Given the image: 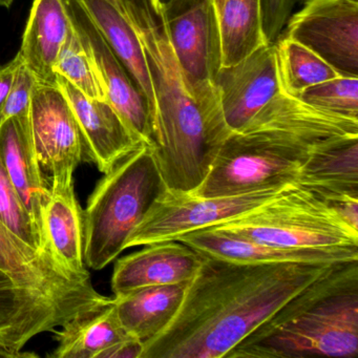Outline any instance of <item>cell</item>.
I'll list each match as a JSON object with an SVG mask.
<instances>
[{"label": "cell", "mask_w": 358, "mask_h": 358, "mask_svg": "<svg viewBox=\"0 0 358 358\" xmlns=\"http://www.w3.org/2000/svg\"><path fill=\"white\" fill-rule=\"evenodd\" d=\"M358 135L357 119L280 93L224 142L202 185L204 198L229 196L296 183L301 167L324 144Z\"/></svg>", "instance_id": "3957f363"}, {"label": "cell", "mask_w": 358, "mask_h": 358, "mask_svg": "<svg viewBox=\"0 0 358 358\" xmlns=\"http://www.w3.org/2000/svg\"><path fill=\"white\" fill-rule=\"evenodd\" d=\"M0 222L31 248L52 255L45 236L24 206L0 159Z\"/></svg>", "instance_id": "484cf974"}, {"label": "cell", "mask_w": 358, "mask_h": 358, "mask_svg": "<svg viewBox=\"0 0 358 358\" xmlns=\"http://www.w3.org/2000/svg\"><path fill=\"white\" fill-rule=\"evenodd\" d=\"M224 119L232 131L242 129L282 93L275 43H267L242 62L222 66L215 77Z\"/></svg>", "instance_id": "4fadbf2b"}, {"label": "cell", "mask_w": 358, "mask_h": 358, "mask_svg": "<svg viewBox=\"0 0 358 358\" xmlns=\"http://www.w3.org/2000/svg\"><path fill=\"white\" fill-rule=\"evenodd\" d=\"M161 9L173 51L196 97L221 106L215 87L222 47L215 0H167Z\"/></svg>", "instance_id": "52a82bcc"}, {"label": "cell", "mask_w": 358, "mask_h": 358, "mask_svg": "<svg viewBox=\"0 0 358 358\" xmlns=\"http://www.w3.org/2000/svg\"><path fill=\"white\" fill-rule=\"evenodd\" d=\"M358 354V261L331 265L226 358H354Z\"/></svg>", "instance_id": "277c9868"}, {"label": "cell", "mask_w": 358, "mask_h": 358, "mask_svg": "<svg viewBox=\"0 0 358 358\" xmlns=\"http://www.w3.org/2000/svg\"><path fill=\"white\" fill-rule=\"evenodd\" d=\"M57 85L80 125L85 159L95 163L102 173H108L121 159L144 143L108 100L87 97L60 75H57Z\"/></svg>", "instance_id": "5bb4252c"}, {"label": "cell", "mask_w": 358, "mask_h": 358, "mask_svg": "<svg viewBox=\"0 0 358 358\" xmlns=\"http://www.w3.org/2000/svg\"><path fill=\"white\" fill-rule=\"evenodd\" d=\"M211 228L286 248H358V230L327 201L297 184H289L257 208Z\"/></svg>", "instance_id": "8992f818"}, {"label": "cell", "mask_w": 358, "mask_h": 358, "mask_svg": "<svg viewBox=\"0 0 358 358\" xmlns=\"http://www.w3.org/2000/svg\"><path fill=\"white\" fill-rule=\"evenodd\" d=\"M36 83V77L27 68L22 59L20 66L16 69L6 99L3 118L30 115L31 100Z\"/></svg>", "instance_id": "f1b7e54d"}, {"label": "cell", "mask_w": 358, "mask_h": 358, "mask_svg": "<svg viewBox=\"0 0 358 358\" xmlns=\"http://www.w3.org/2000/svg\"><path fill=\"white\" fill-rule=\"evenodd\" d=\"M189 282L144 287L114 297L119 320L127 334L143 343L158 336L177 315Z\"/></svg>", "instance_id": "603a6c76"}, {"label": "cell", "mask_w": 358, "mask_h": 358, "mask_svg": "<svg viewBox=\"0 0 358 358\" xmlns=\"http://www.w3.org/2000/svg\"><path fill=\"white\" fill-rule=\"evenodd\" d=\"M278 37L305 45L343 76L358 77L357 0H307Z\"/></svg>", "instance_id": "9c48e42d"}, {"label": "cell", "mask_w": 358, "mask_h": 358, "mask_svg": "<svg viewBox=\"0 0 358 358\" xmlns=\"http://www.w3.org/2000/svg\"><path fill=\"white\" fill-rule=\"evenodd\" d=\"M30 356H36V354H29L24 353L22 351H16V350L11 349V348L8 347L6 343H3V341H0V357H14V358H20V357H30Z\"/></svg>", "instance_id": "836d02e7"}, {"label": "cell", "mask_w": 358, "mask_h": 358, "mask_svg": "<svg viewBox=\"0 0 358 358\" xmlns=\"http://www.w3.org/2000/svg\"><path fill=\"white\" fill-rule=\"evenodd\" d=\"M22 62L20 53L12 59L11 62L0 68V125L3 122V110H5L6 99L11 87L12 79L15 74L16 69Z\"/></svg>", "instance_id": "d6a6232c"}, {"label": "cell", "mask_w": 358, "mask_h": 358, "mask_svg": "<svg viewBox=\"0 0 358 358\" xmlns=\"http://www.w3.org/2000/svg\"><path fill=\"white\" fill-rule=\"evenodd\" d=\"M145 54L156 98L152 155L167 190L196 192L231 133L221 106L201 101L169 41L158 0H122Z\"/></svg>", "instance_id": "7a4b0ae2"}, {"label": "cell", "mask_w": 358, "mask_h": 358, "mask_svg": "<svg viewBox=\"0 0 358 358\" xmlns=\"http://www.w3.org/2000/svg\"><path fill=\"white\" fill-rule=\"evenodd\" d=\"M295 184L324 201L358 198V135L333 140L315 150L301 167Z\"/></svg>", "instance_id": "44dd1931"}, {"label": "cell", "mask_w": 358, "mask_h": 358, "mask_svg": "<svg viewBox=\"0 0 358 358\" xmlns=\"http://www.w3.org/2000/svg\"><path fill=\"white\" fill-rule=\"evenodd\" d=\"M307 0H261L262 22L267 43H275L295 10Z\"/></svg>", "instance_id": "f546056e"}, {"label": "cell", "mask_w": 358, "mask_h": 358, "mask_svg": "<svg viewBox=\"0 0 358 358\" xmlns=\"http://www.w3.org/2000/svg\"><path fill=\"white\" fill-rule=\"evenodd\" d=\"M55 72L66 78L87 97L108 100L93 62L72 24L56 60Z\"/></svg>", "instance_id": "4316f807"}, {"label": "cell", "mask_w": 358, "mask_h": 358, "mask_svg": "<svg viewBox=\"0 0 358 358\" xmlns=\"http://www.w3.org/2000/svg\"><path fill=\"white\" fill-rule=\"evenodd\" d=\"M202 263V255L180 241L145 245L117 261L112 290L118 297L144 287L192 282Z\"/></svg>", "instance_id": "e0dca14e"}, {"label": "cell", "mask_w": 358, "mask_h": 358, "mask_svg": "<svg viewBox=\"0 0 358 358\" xmlns=\"http://www.w3.org/2000/svg\"><path fill=\"white\" fill-rule=\"evenodd\" d=\"M73 28L89 54L110 103L144 143L152 145V119L148 100L79 0H62Z\"/></svg>", "instance_id": "8fae6325"}, {"label": "cell", "mask_w": 358, "mask_h": 358, "mask_svg": "<svg viewBox=\"0 0 358 358\" xmlns=\"http://www.w3.org/2000/svg\"><path fill=\"white\" fill-rule=\"evenodd\" d=\"M30 123L41 169L51 178L73 177L85 159V139L59 85L36 83L31 100Z\"/></svg>", "instance_id": "30bf717a"}, {"label": "cell", "mask_w": 358, "mask_h": 358, "mask_svg": "<svg viewBox=\"0 0 358 358\" xmlns=\"http://www.w3.org/2000/svg\"><path fill=\"white\" fill-rule=\"evenodd\" d=\"M70 29L62 0H34L18 53L37 83L57 85L56 60Z\"/></svg>", "instance_id": "ffe728a7"}, {"label": "cell", "mask_w": 358, "mask_h": 358, "mask_svg": "<svg viewBox=\"0 0 358 358\" xmlns=\"http://www.w3.org/2000/svg\"><path fill=\"white\" fill-rule=\"evenodd\" d=\"M327 202L348 225L351 226L353 229L358 230V198L338 196Z\"/></svg>", "instance_id": "1f68e13d"}, {"label": "cell", "mask_w": 358, "mask_h": 358, "mask_svg": "<svg viewBox=\"0 0 358 358\" xmlns=\"http://www.w3.org/2000/svg\"><path fill=\"white\" fill-rule=\"evenodd\" d=\"M131 335L121 324L114 299L79 312L55 332L58 345L50 357L98 358L110 345Z\"/></svg>", "instance_id": "7402d4cb"}, {"label": "cell", "mask_w": 358, "mask_h": 358, "mask_svg": "<svg viewBox=\"0 0 358 358\" xmlns=\"http://www.w3.org/2000/svg\"><path fill=\"white\" fill-rule=\"evenodd\" d=\"M13 3L14 0H0V6L1 7L10 8Z\"/></svg>", "instance_id": "d590c367"}, {"label": "cell", "mask_w": 358, "mask_h": 358, "mask_svg": "<svg viewBox=\"0 0 358 358\" xmlns=\"http://www.w3.org/2000/svg\"><path fill=\"white\" fill-rule=\"evenodd\" d=\"M159 1V3H160V5H164L165 3H166L167 0H158Z\"/></svg>", "instance_id": "8d00e7d4"}, {"label": "cell", "mask_w": 358, "mask_h": 358, "mask_svg": "<svg viewBox=\"0 0 358 358\" xmlns=\"http://www.w3.org/2000/svg\"><path fill=\"white\" fill-rule=\"evenodd\" d=\"M288 185L215 198L166 189L135 228L127 241V249L177 241L183 234L224 223L271 200Z\"/></svg>", "instance_id": "ba28073f"}, {"label": "cell", "mask_w": 358, "mask_h": 358, "mask_svg": "<svg viewBox=\"0 0 358 358\" xmlns=\"http://www.w3.org/2000/svg\"><path fill=\"white\" fill-rule=\"evenodd\" d=\"M274 43L282 93L296 96L308 87L343 76L317 54L292 39L278 37Z\"/></svg>", "instance_id": "d4e9b609"}, {"label": "cell", "mask_w": 358, "mask_h": 358, "mask_svg": "<svg viewBox=\"0 0 358 358\" xmlns=\"http://www.w3.org/2000/svg\"><path fill=\"white\" fill-rule=\"evenodd\" d=\"M295 97L315 108L358 120V77L338 76L308 87Z\"/></svg>", "instance_id": "83f0119b"}, {"label": "cell", "mask_w": 358, "mask_h": 358, "mask_svg": "<svg viewBox=\"0 0 358 358\" xmlns=\"http://www.w3.org/2000/svg\"><path fill=\"white\" fill-rule=\"evenodd\" d=\"M0 269L18 284L38 291L58 303L83 311L110 297L99 294L92 280L71 273L55 257L24 244L0 222Z\"/></svg>", "instance_id": "7c38bea8"}, {"label": "cell", "mask_w": 358, "mask_h": 358, "mask_svg": "<svg viewBox=\"0 0 358 358\" xmlns=\"http://www.w3.org/2000/svg\"><path fill=\"white\" fill-rule=\"evenodd\" d=\"M330 265L240 264L203 257L177 315L141 358H226Z\"/></svg>", "instance_id": "6da1fadb"}, {"label": "cell", "mask_w": 358, "mask_h": 358, "mask_svg": "<svg viewBox=\"0 0 358 358\" xmlns=\"http://www.w3.org/2000/svg\"><path fill=\"white\" fill-rule=\"evenodd\" d=\"M43 234L50 250L66 269L91 280L85 263L83 211L75 194L73 177L51 178L43 210Z\"/></svg>", "instance_id": "d6986e66"}, {"label": "cell", "mask_w": 358, "mask_h": 358, "mask_svg": "<svg viewBox=\"0 0 358 358\" xmlns=\"http://www.w3.org/2000/svg\"><path fill=\"white\" fill-rule=\"evenodd\" d=\"M79 312L18 284L0 269V341L11 349L22 351L33 337L54 332Z\"/></svg>", "instance_id": "2e32d148"}, {"label": "cell", "mask_w": 358, "mask_h": 358, "mask_svg": "<svg viewBox=\"0 0 358 358\" xmlns=\"http://www.w3.org/2000/svg\"><path fill=\"white\" fill-rule=\"evenodd\" d=\"M166 189L152 148L146 143L104 173L83 211L85 266L101 270L118 257Z\"/></svg>", "instance_id": "5b68a950"}, {"label": "cell", "mask_w": 358, "mask_h": 358, "mask_svg": "<svg viewBox=\"0 0 358 358\" xmlns=\"http://www.w3.org/2000/svg\"><path fill=\"white\" fill-rule=\"evenodd\" d=\"M143 345V341L129 336L104 350L98 358H141Z\"/></svg>", "instance_id": "4dcf8cb0"}, {"label": "cell", "mask_w": 358, "mask_h": 358, "mask_svg": "<svg viewBox=\"0 0 358 358\" xmlns=\"http://www.w3.org/2000/svg\"><path fill=\"white\" fill-rule=\"evenodd\" d=\"M219 22L222 66H234L269 43L264 34L261 0H226Z\"/></svg>", "instance_id": "cb8c5ba5"}, {"label": "cell", "mask_w": 358, "mask_h": 358, "mask_svg": "<svg viewBox=\"0 0 358 358\" xmlns=\"http://www.w3.org/2000/svg\"><path fill=\"white\" fill-rule=\"evenodd\" d=\"M0 159L24 206L45 236L43 210L49 198L50 187L43 178V169L35 152L30 115L10 117L1 123Z\"/></svg>", "instance_id": "ac0fdd59"}, {"label": "cell", "mask_w": 358, "mask_h": 358, "mask_svg": "<svg viewBox=\"0 0 358 358\" xmlns=\"http://www.w3.org/2000/svg\"><path fill=\"white\" fill-rule=\"evenodd\" d=\"M226 0H215V8H217V13L220 14L221 12L222 8L225 5Z\"/></svg>", "instance_id": "e575fe53"}, {"label": "cell", "mask_w": 358, "mask_h": 358, "mask_svg": "<svg viewBox=\"0 0 358 358\" xmlns=\"http://www.w3.org/2000/svg\"><path fill=\"white\" fill-rule=\"evenodd\" d=\"M202 257L240 264H330L358 261V248H286L255 243L211 227L180 236Z\"/></svg>", "instance_id": "9a60e30c"}]
</instances>
